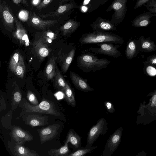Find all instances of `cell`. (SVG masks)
<instances>
[{"mask_svg":"<svg viewBox=\"0 0 156 156\" xmlns=\"http://www.w3.org/2000/svg\"><path fill=\"white\" fill-rule=\"evenodd\" d=\"M77 67L84 73L95 72L106 68L111 61L105 58H99L91 53H83L77 58Z\"/></svg>","mask_w":156,"mask_h":156,"instance_id":"1","label":"cell"},{"mask_svg":"<svg viewBox=\"0 0 156 156\" xmlns=\"http://www.w3.org/2000/svg\"><path fill=\"white\" fill-rule=\"evenodd\" d=\"M19 105L24 112L39 113L52 115L60 117L62 120L66 121L64 115L57 110L55 103L48 99H43L39 104L34 105L30 104L23 98Z\"/></svg>","mask_w":156,"mask_h":156,"instance_id":"2","label":"cell"},{"mask_svg":"<svg viewBox=\"0 0 156 156\" xmlns=\"http://www.w3.org/2000/svg\"><path fill=\"white\" fill-rule=\"evenodd\" d=\"M79 41L82 44L109 42L121 45L124 42L123 39L117 35L110 32L97 31L83 34Z\"/></svg>","mask_w":156,"mask_h":156,"instance_id":"3","label":"cell"},{"mask_svg":"<svg viewBox=\"0 0 156 156\" xmlns=\"http://www.w3.org/2000/svg\"><path fill=\"white\" fill-rule=\"evenodd\" d=\"M108 129L106 120L101 118L98 120L96 124L93 126L89 130L85 147H91L100 135H105Z\"/></svg>","mask_w":156,"mask_h":156,"instance_id":"4","label":"cell"},{"mask_svg":"<svg viewBox=\"0 0 156 156\" xmlns=\"http://www.w3.org/2000/svg\"><path fill=\"white\" fill-rule=\"evenodd\" d=\"M98 47H90L89 48L92 52L106 55L113 58H117L122 56V54L118 50L121 44L114 45L112 43H98Z\"/></svg>","mask_w":156,"mask_h":156,"instance_id":"5","label":"cell"},{"mask_svg":"<svg viewBox=\"0 0 156 156\" xmlns=\"http://www.w3.org/2000/svg\"><path fill=\"white\" fill-rule=\"evenodd\" d=\"M122 131V128L119 127L110 136L101 156H110L115 151L120 143Z\"/></svg>","mask_w":156,"mask_h":156,"instance_id":"6","label":"cell"},{"mask_svg":"<svg viewBox=\"0 0 156 156\" xmlns=\"http://www.w3.org/2000/svg\"><path fill=\"white\" fill-rule=\"evenodd\" d=\"M60 127L59 124H52L37 129L41 144H43L54 138L58 133Z\"/></svg>","mask_w":156,"mask_h":156,"instance_id":"7","label":"cell"},{"mask_svg":"<svg viewBox=\"0 0 156 156\" xmlns=\"http://www.w3.org/2000/svg\"><path fill=\"white\" fill-rule=\"evenodd\" d=\"M0 13L2 21L5 27L9 30H12L15 22L14 17L5 1L0 2Z\"/></svg>","mask_w":156,"mask_h":156,"instance_id":"8","label":"cell"},{"mask_svg":"<svg viewBox=\"0 0 156 156\" xmlns=\"http://www.w3.org/2000/svg\"><path fill=\"white\" fill-rule=\"evenodd\" d=\"M11 133L16 142L23 145L26 142L30 141L34 139L33 136L30 132L18 126H12Z\"/></svg>","mask_w":156,"mask_h":156,"instance_id":"9","label":"cell"},{"mask_svg":"<svg viewBox=\"0 0 156 156\" xmlns=\"http://www.w3.org/2000/svg\"><path fill=\"white\" fill-rule=\"evenodd\" d=\"M69 75L71 81L75 88L85 92H90L94 90L87 83V80L84 79L74 72L70 71Z\"/></svg>","mask_w":156,"mask_h":156,"instance_id":"10","label":"cell"},{"mask_svg":"<svg viewBox=\"0 0 156 156\" xmlns=\"http://www.w3.org/2000/svg\"><path fill=\"white\" fill-rule=\"evenodd\" d=\"M14 19L16 30L13 33L14 37L19 41L21 45L28 46L30 41L27 31L16 17H14Z\"/></svg>","mask_w":156,"mask_h":156,"instance_id":"11","label":"cell"},{"mask_svg":"<svg viewBox=\"0 0 156 156\" xmlns=\"http://www.w3.org/2000/svg\"><path fill=\"white\" fill-rule=\"evenodd\" d=\"M25 121L27 125L31 127L44 126L49 123L48 116L37 114L27 115Z\"/></svg>","mask_w":156,"mask_h":156,"instance_id":"12","label":"cell"},{"mask_svg":"<svg viewBox=\"0 0 156 156\" xmlns=\"http://www.w3.org/2000/svg\"><path fill=\"white\" fill-rule=\"evenodd\" d=\"M59 20H44L39 17L33 14L30 18L31 24L34 27L39 29H45L54 24L58 23Z\"/></svg>","mask_w":156,"mask_h":156,"instance_id":"13","label":"cell"},{"mask_svg":"<svg viewBox=\"0 0 156 156\" xmlns=\"http://www.w3.org/2000/svg\"><path fill=\"white\" fill-rule=\"evenodd\" d=\"M15 156H38L39 155L34 150H31L23 145L16 142L11 150Z\"/></svg>","mask_w":156,"mask_h":156,"instance_id":"14","label":"cell"},{"mask_svg":"<svg viewBox=\"0 0 156 156\" xmlns=\"http://www.w3.org/2000/svg\"><path fill=\"white\" fill-rule=\"evenodd\" d=\"M75 8H77L76 5L74 3H70L60 5L55 11L51 12L45 15H41V17L43 18L48 17H56L67 12Z\"/></svg>","mask_w":156,"mask_h":156,"instance_id":"15","label":"cell"},{"mask_svg":"<svg viewBox=\"0 0 156 156\" xmlns=\"http://www.w3.org/2000/svg\"><path fill=\"white\" fill-rule=\"evenodd\" d=\"M33 46L37 55L40 58H44L49 55L50 50L47 44L40 39L34 43Z\"/></svg>","mask_w":156,"mask_h":156,"instance_id":"16","label":"cell"},{"mask_svg":"<svg viewBox=\"0 0 156 156\" xmlns=\"http://www.w3.org/2000/svg\"><path fill=\"white\" fill-rule=\"evenodd\" d=\"M80 25L79 22L73 20H70L62 26L60 30L64 36L70 35L74 32Z\"/></svg>","mask_w":156,"mask_h":156,"instance_id":"17","label":"cell"},{"mask_svg":"<svg viewBox=\"0 0 156 156\" xmlns=\"http://www.w3.org/2000/svg\"><path fill=\"white\" fill-rule=\"evenodd\" d=\"M81 138L73 129H70L68 132L66 141L70 142L76 149L80 147Z\"/></svg>","mask_w":156,"mask_h":156,"instance_id":"18","label":"cell"},{"mask_svg":"<svg viewBox=\"0 0 156 156\" xmlns=\"http://www.w3.org/2000/svg\"><path fill=\"white\" fill-rule=\"evenodd\" d=\"M127 1L116 0L112 4V8L115 11L116 19H119L124 15Z\"/></svg>","mask_w":156,"mask_h":156,"instance_id":"19","label":"cell"},{"mask_svg":"<svg viewBox=\"0 0 156 156\" xmlns=\"http://www.w3.org/2000/svg\"><path fill=\"white\" fill-rule=\"evenodd\" d=\"M56 58V57H51L47 63L45 72L46 77L48 80H52L55 76Z\"/></svg>","mask_w":156,"mask_h":156,"instance_id":"20","label":"cell"},{"mask_svg":"<svg viewBox=\"0 0 156 156\" xmlns=\"http://www.w3.org/2000/svg\"><path fill=\"white\" fill-rule=\"evenodd\" d=\"M55 77L54 86L56 88L61 90L64 93L66 81L64 79L57 65L56 67V74Z\"/></svg>","mask_w":156,"mask_h":156,"instance_id":"21","label":"cell"},{"mask_svg":"<svg viewBox=\"0 0 156 156\" xmlns=\"http://www.w3.org/2000/svg\"><path fill=\"white\" fill-rule=\"evenodd\" d=\"M91 27L94 31L104 32L105 31L116 30V28L114 25L106 21L99 22L97 23L92 25Z\"/></svg>","mask_w":156,"mask_h":156,"instance_id":"22","label":"cell"},{"mask_svg":"<svg viewBox=\"0 0 156 156\" xmlns=\"http://www.w3.org/2000/svg\"><path fill=\"white\" fill-rule=\"evenodd\" d=\"M64 93L67 103L72 107L74 108L76 106V102L74 92L67 81Z\"/></svg>","mask_w":156,"mask_h":156,"instance_id":"23","label":"cell"},{"mask_svg":"<svg viewBox=\"0 0 156 156\" xmlns=\"http://www.w3.org/2000/svg\"><path fill=\"white\" fill-rule=\"evenodd\" d=\"M68 142L65 141L63 146L58 149H51L48 151V154L50 156H68L70 154L68 147Z\"/></svg>","mask_w":156,"mask_h":156,"instance_id":"24","label":"cell"},{"mask_svg":"<svg viewBox=\"0 0 156 156\" xmlns=\"http://www.w3.org/2000/svg\"><path fill=\"white\" fill-rule=\"evenodd\" d=\"M150 16L147 14L140 15L133 21V25L135 27L146 26L150 22Z\"/></svg>","mask_w":156,"mask_h":156,"instance_id":"25","label":"cell"},{"mask_svg":"<svg viewBox=\"0 0 156 156\" xmlns=\"http://www.w3.org/2000/svg\"><path fill=\"white\" fill-rule=\"evenodd\" d=\"M22 98V94L21 91L18 89L14 90L12 96L11 104L12 110L13 111L16 110Z\"/></svg>","mask_w":156,"mask_h":156,"instance_id":"26","label":"cell"},{"mask_svg":"<svg viewBox=\"0 0 156 156\" xmlns=\"http://www.w3.org/2000/svg\"><path fill=\"white\" fill-rule=\"evenodd\" d=\"M25 70L24 59L23 56L20 55L19 61L14 73L18 77L22 79L24 77Z\"/></svg>","mask_w":156,"mask_h":156,"instance_id":"27","label":"cell"},{"mask_svg":"<svg viewBox=\"0 0 156 156\" xmlns=\"http://www.w3.org/2000/svg\"><path fill=\"white\" fill-rule=\"evenodd\" d=\"M76 48L73 49L62 62V72L64 73L67 71L73 60L75 55Z\"/></svg>","mask_w":156,"mask_h":156,"instance_id":"28","label":"cell"},{"mask_svg":"<svg viewBox=\"0 0 156 156\" xmlns=\"http://www.w3.org/2000/svg\"><path fill=\"white\" fill-rule=\"evenodd\" d=\"M57 35L53 31L47 30L43 32L40 38L43 42L47 44L51 42L56 38Z\"/></svg>","mask_w":156,"mask_h":156,"instance_id":"29","label":"cell"},{"mask_svg":"<svg viewBox=\"0 0 156 156\" xmlns=\"http://www.w3.org/2000/svg\"><path fill=\"white\" fill-rule=\"evenodd\" d=\"M141 48L144 50L150 52L155 51L156 46L153 41L147 39H142L141 40Z\"/></svg>","mask_w":156,"mask_h":156,"instance_id":"30","label":"cell"},{"mask_svg":"<svg viewBox=\"0 0 156 156\" xmlns=\"http://www.w3.org/2000/svg\"><path fill=\"white\" fill-rule=\"evenodd\" d=\"M136 49L135 43L133 41H131L129 42L126 51V56L128 59H131L133 57Z\"/></svg>","mask_w":156,"mask_h":156,"instance_id":"31","label":"cell"},{"mask_svg":"<svg viewBox=\"0 0 156 156\" xmlns=\"http://www.w3.org/2000/svg\"><path fill=\"white\" fill-rule=\"evenodd\" d=\"M98 146H92L89 148L85 147L83 148L77 149L76 151L70 154L68 156H83L91 152L98 147Z\"/></svg>","mask_w":156,"mask_h":156,"instance_id":"32","label":"cell"},{"mask_svg":"<svg viewBox=\"0 0 156 156\" xmlns=\"http://www.w3.org/2000/svg\"><path fill=\"white\" fill-rule=\"evenodd\" d=\"M20 55L18 52H16L12 55L11 58L9 63V68L13 73H14L16 69L19 61Z\"/></svg>","mask_w":156,"mask_h":156,"instance_id":"33","label":"cell"},{"mask_svg":"<svg viewBox=\"0 0 156 156\" xmlns=\"http://www.w3.org/2000/svg\"><path fill=\"white\" fill-rule=\"evenodd\" d=\"M27 100L31 104L37 105L39 104L38 100L35 94L31 91L28 90L27 94Z\"/></svg>","mask_w":156,"mask_h":156,"instance_id":"34","label":"cell"},{"mask_svg":"<svg viewBox=\"0 0 156 156\" xmlns=\"http://www.w3.org/2000/svg\"><path fill=\"white\" fill-rule=\"evenodd\" d=\"M104 104L106 108L109 112L112 113L115 112V109L112 102L109 101H105Z\"/></svg>","mask_w":156,"mask_h":156,"instance_id":"35","label":"cell"},{"mask_svg":"<svg viewBox=\"0 0 156 156\" xmlns=\"http://www.w3.org/2000/svg\"><path fill=\"white\" fill-rule=\"evenodd\" d=\"M19 18L22 20L25 21L28 17V13L27 12L24 10H22L20 12L18 15Z\"/></svg>","mask_w":156,"mask_h":156,"instance_id":"36","label":"cell"},{"mask_svg":"<svg viewBox=\"0 0 156 156\" xmlns=\"http://www.w3.org/2000/svg\"><path fill=\"white\" fill-rule=\"evenodd\" d=\"M146 71L147 74L151 76H154L156 75V69L152 66H147Z\"/></svg>","mask_w":156,"mask_h":156,"instance_id":"37","label":"cell"},{"mask_svg":"<svg viewBox=\"0 0 156 156\" xmlns=\"http://www.w3.org/2000/svg\"><path fill=\"white\" fill-rule=\"evenodd\" d=\"M52 0H43L41 3L37 6V8L38 9H41L50 3Z\"/></svg>","mask_w":156,"mask_h":156,"instance_id":"38","label":"cell"},{"mask_svg":"<svg viewBox=\"0 0 156 156\" xmlns=\"http://www.w3.org/2000/svg\"><path fill=\"white\" fill-rule=\"evenodd\" d=\"M6 104L3 96H0V112L2 110L5 109L6 108Z\"/></svg>","mask_w":156,"mask_h":156,"instance_id":"39","label":"cell"},{"mask_svg":"<svg viewBox=\"0 0 156 156\" xmlns=\"http://www.w3.org/2000/svg\"><path fill=\"white\" fill-rule=\"evenodd\" d=\"M150 6H151V8L149 9L151 12L156 13V1H152Z\"/></svg>","mask_w":156,"mask_h":156,"instance_id":"40","label":"cell"},{"mask_svg":"<svg viewBox=\"0 0 156 156\" xmlns=\"http://www.w3.org/2000/svg\"><path fill=\"white\" fill-rule=\"evenodd\" d=\"M149 0H138L136 4L135 9L137 8Z\"/></svg>","mask_w":156,"mask_h":156,"instance_id":"41","label":"cell"},{"mask_svg":"<svg viewBox=\"0 0 156 156\" xmlns=\"http://www.w3.org/2000/svg\"><path fill=\"white\" fill-rule=\"evenodd\" d=\"M146 62L147 63H149L156 65V56H151L149 59V60L147 59Z\"/></svg>","mask_w":156,"mask_h":156,"instance_id":"42","label":"cell"},{"mask_svg":"<svg viewBox=\"0 0 156 156\" xmlns=\"http://www.w3.org/2000/svg\"><path fill=\"white\" fill-rule=\"evenodd\" d=\"M41 0H32V3L34 6L38 5L41 3Z\"/></svg>","mask_w":156,"mask_h":156,"instance_id":"43","label":"cell"},{"mask_svg":"<svg viewBox=\"0 0 156 156\" xmlns=\"http://www.w3.org/2000/svg\"><path fill=\"white\" fill-rule=\"evenodd\" d=\"M13 2L16 4H18L22 2L23 3H26L25 0H12Z\"/></svg>","mask_w":156,"mask_h":156,"instance_id":"44","label":"cell"},{"mask_svg":"<svg viewBox=\"0 0 156 156\" xmlns=\"http://www.w3.org/2000/svg\"><path fill=\"white\" fill-rule=\"evenodd\" d=\"M60 0L61 1V2H65L69 1V0Z\"/></svg>","mask_w":156,"mask_h":156,"instance_id":"45","label":"cell"}]
</instances>
